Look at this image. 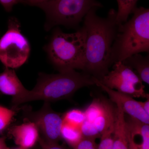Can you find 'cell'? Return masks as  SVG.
<instances>
[{"instance_id":"obj_7","label":"cell","mask_w":149,"mask_h":149,"mask_svg":"<svg viewBox=\"0 0 149 149\" xmlns=\"http://www.w3.org/2000/svg\"><path fill=\"white\" fill-rule=\"evenodd\" d=\"M99 80L106 87L132 97L149 99L138 74L122 62L114 63L112 70Z\"/></svg>"},{"instance_id":"obj_9","label":"cell","mask_w":149,"mask_h":149,"mask_svg":"<svg viewBox=\"0 0 149 149\" xmlns=\"http://www.w3.org/2000/svg\"><path fill=\"white\" fill-rule=\"evenodd\" d=\"M93 80L95 85L108 95L112 102L121 107L124 113L143 123L149 124V116L144 111L139 102L130 96L106 87L97 78L93 77Z\"/></svg>"},{"instance_id":"obj_1","label":"cell","mask_w":149,"mask_h":149,"mask_svg":"<svg viewBox=\"0 0 149 149\" xmlns=\"http://www.w3.org/2000/svg\"><path fill=\"white\" fill-rule=\"evenodd\" d=\"M99 8L91 9L84 18L83 26L87 32L85 62L83 72L100 80L106 75L112 65V46L118 26L116 22V11L109 10L106 17L97 15Z\"/></svg>"},{"instance_id":"obj_6","label":"cell","mask_w":149,"mask_h":149,"mask_svg":"<svg viewBox=\"0 0 149 149\" xmlns=\"http://www.w3.org/2000/svg\"><path fill=\"white\" fill-rule=\"evenodd\" d=\"M20 27V22L16 17H10L7 30L0 39V61L5 68H19L29 58L30 45L22 34Z\"/></svg>"},{"instance_id":"obj_14","label":"cell","mask_w":149,"mask_h":149,"mask_svg":"<svg viewBox=\"0 0 149 149\" xmlns=\"http://www.w3.org/2000/svg\"><path fill=\"white\" fill-rule=\"evenodd\" d=\"M133 70L142 82L149 84V56L138 54L130 56L122 61Z\"/></svg>"},{"instance_id":"obj_16","label":"cell","mask_w":149,"mask_h":149,"mask_svg":"<svg viewBox=\"0 0 149 149\" xmlns=\"http://www.w3.org/2000/svg\"><path fill=\"white\" fill-rule=\"evenodd\" d=\"M61 138L73 148L83 138L80 128L63 122L61 129Z\"/></svg>"},{"instance_id":"obj_17","label":"cell","mask_w":149,"mask_h":149,"mask_svg":"<svg viewBox=\"0 0 149 149\" xmlns=\"http://www.w3.org/2000/svg\"><path fill=\"white\" fill-rule=\"evenodd\" d=\"M63 122L80 128L85 120V112L78 109L70 110L63 117Z\"/></svg>"},{"instance_id":"obj_25","label":"cell","mask_w":149,"mask_h":149,"mask_svg":"<svg viewBox=\"0 0 149 149\" xmlns=\"http://www.w3.org/2000/svg\"><path fill=\"white\" fill-rule=\"evenodd\" d=\"M8 149H10L8 148ZM24 149L22 148H20V147H19V148H15V149Z\"/></svg>"},{"instance_id":"obj_18","label":"cell","mask_w":149,"mask_h":149,"mask_svg":"<svg viewBox=\"0 0 149 149\" xmlns=\"http://www.w3.org/2000/svg\"><path fill=\"white\" fill-rule=\"evenodd\" d=\"M15 114V112L0 105V131L7 127Z\"/></svg>"},{"instance_id":"obj_3","label":"cell","mask_w":149,"mask_h":149,"mask_svg":"<svg viewBox=\"0 0 149 149\" xmlns=\"http://www.w3.org/2000/svg\"><path fill=\"white\" fill-rule=\"evenodd\" d=\"M86 37V29L83 25L72 33H64L58 27L54 29L44 49L59 72L83 70Z\"/></svg>"},{"instance_id":"obj_8","label":"cell","mask_w":149,"mask_h":149,"mask_svg":"<svg viewBox=\"0 0 149 149\" xmlns=\"http://www.w3.org/2000/svg\"><path fill=\"white\" fill-rule=\"evenodd\" d=\"M29 116L31 122L41 132L43 139L51 143H58L61 138L63 119L60 115L52 109L49 102H45L40 110L31 113Z\"/></svg>"},{"instance_id":"obj_2","label":"cell","mask_w":149,"mask_h":149,"mask_svg":"<svg viewBox=\"0 0 149 149\" xmlns=\"http://www.w3.org/2000/svg\"><path fill=\"white\" fill-rule=\"evenodd\" d=\"M37 84L24 95L12 98L14 105L36 100L55 101L68 98L80 88L95 85L93 77L75 70L56 74L40 73Z\"/></svg>"},{"instance_id":"obj_13","label":"cell","mask_w":149,"mask_h":149,"mask_svg":"<svg viewBox=\"0 0 149 149\" xmlns=\"http://www.w3.org/2000/svg\"><path fill=\"white\" fill-rule=\"evenodd\" d=\"M125 115L120 106L116 105L113 142L112 149H130L127 136Z\"/></svg>"},{"instance_id":"obj_15","label":"cell","mask_w":149,"mask_h":149,"mask_svg":"<svg viewBox=\"0 0 149 149\" xmlns=\"http://www.w3.org/2000/svg\"><path fill=\"white\" fill-rule=\"evenodd\" d=\"M118 10L116 15V22L118 26L128 21L129 15L133 13L137 8V0H117Z\"/></svg>"},{"instance_id":"obj_21","label":"cell","mask_w":149,"mask_h":149,"mask_svg":"<svg viewBox=\"0 0 149 149\" xmlns=\"http://www.w3.org/2000/svg\"><path fill=\"white\" fill-rule=\"evenodd\" d=\"M38 142L41 149H66L58 143H51L46 141L42 137H39Z\"/></svg>"},{"instance_id":"obj_5","label":"cell","mask_w":149,"mask_h":149,"mask_svg":"<svg viewBox=\"0 0 149 149\" xmlns=\"http://www.w3.org/2000/svg\"><path fill=\"white\" fill-rule=\"evenodd\" d=\"M21 3L37 7L45 12L47 31L60 25L77 30L91 9L102 7L101 3L94 0H29L21 1Z\"/></svg>"},{"instance_id":"obj_10","label":"cell","mask_w":149,"mask_h":149,"mask_svg":"<svg viewBox=\"0 0 149 149\" xmlns=\"http://www.w3.org/2000/svg\"><path fill=\"white\" fill-rule=\"evenodd\" d=\"M125 126L130 149H135L137 139L140 149H149V125L125 115Z\"/></svg>"},{"instance_id":"obj_11","label":"cell","mask_w":149,"mask_h":149,"mask_svg":"<svg viewBox=\"0 0 149 149\" xmlns=\"http://www.w3.org/2000/svg\"><path fill=\"white\" fill-rule=\"evenodd\" d=\"M10 131L15 143L24 149L34 146L39 139V130L32 122L15 126Z\"/></svg>"},{"instance_id":"obj_4","label":"cell","mask_w":149,"mask_h":149,"mask_svg":"<svg viewBox=\"0 0 149 149\" xmlns=\"http://www.w3.org/2000/svg\"><path fill=\"white\" fill-rule=\"evenodd\" d=\"M132 18L118 26L111 54L112 65L133 55L149 51V9L140 7Z\"/></svg>"},{"instance_id":"obj_12","label":"cell","mask_w":149,"mask_h":149,"mask_svg":"<svg viewBox=\"0 0 149 149\" xmlns=\"http://www.w3.org/2000/svg\"><path fill=\"white\" fill-rule=\"evenodd\" d=\"M27 90L19 79L13 69L5 68L0 73V92L4 95L19 97L27 93Z\"/></svg>"},{"instance_id":"obj_22","label":"cell","mask_w":149,"mask_h":149,"mask_svg":"<svg viewBox=\"0 0 149 149\" xmlns=\"http://www.w3.org/2000/svg\"><path fill=\"white\" fill-rule=\"evenodd\" d=\"M21 2V1L17 0H0V4L7 12H10L14 6Z\"/></svg>"},{"instance_id":"obj_19","label":"cell","mask_w":149,"mask_h":149,"mask_svg":"<svg viewBox=\"0 0 149 149\" xmlns=\"http://www.w3.org/2000/svg\"><path fill=\"white\" fill-rule=\"evenodd\" d=\"M114 126L110 128L101 136L98 149H112L113 142Z\"/></svg>"},{"instance_id":"obj_20","label":"cell","mask_w":149,"mask_h":149,"mask_svg":"<svg viewBox=\"0 0 149 149\" xmlns=\"http://www.w3.org/2000/svg\"><path fill=\"white\" fill-rule=\"evenodd\" d=\"M96 139L94 138L83 137L81 140L74 146L73 149H98V145L97 144Z\"/></svg>"},{"instance_id":"obj_24","label":"cell","mask_w":149,"mask_h":149,"mask_svg":"<svg viewBox=\"0 0 149 149\" xmlns=\"http://www.w3.org/2000/svg\"><path fill=\"white\" fill-rule=\"evenodd\" d=\"M6 142V138H0V149H8Z\"/></svg>"},{"instance_id":"obj_23","label":"cell","mask_w":149,"mask_h":149,"mask_svg":"<svg viewBox=\"0 0 149 149\" xmlns=\"http://www.w3.org/2000/svg\"><path fill=\"white\" fill-rule=\"evenodd\" d=\"M139 102L144 111L149 116V99H147L145 102Z\"/></svg>"}]
</instances>
